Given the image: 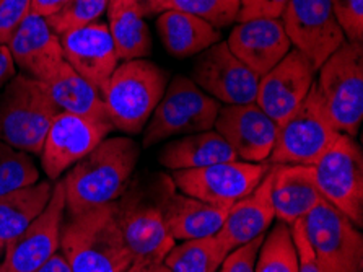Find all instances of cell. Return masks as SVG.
Listing matches in <instances>:
<instances>
[{
	"mask_svg": "<svg viewBox=\"0 0 363 272\" xmlns=\"http://www.w3.org/2000/svg\"><path fill=\"white\" fill-rule=\"evenodd\" d=\"M316 90L333 126L357 137L363 119V48L345 41L320 69Z\"/></svg>",
	"mask_w": 363,
	"mask_h": 272,
	"instance_id": "6",
	"label": "cell"
},
{
	"mask_svg": "<svg viewBox=\"0 0 363 272\" xmlns=\"http://www.w3.org/2000/svg\"><path fill=\"white\" fill-rule=\"evenodd\" d=\"M255 272H298V261L289 225L279 222L271 233L264 236Z\"/></svg>",
	"mask_w": 363,
	"mask_h": 272,
	"instance_id": "30",
	"label": "cell"
},
{
	"mask_svg": "<svg viewBox=\"0 0 363 272\" xmlns=\"http://www.w3.org/2000/svg\"><path fill=\"white\" fill-rule=\"evenodd\" d=\"M280 18L291 48L306 55L316 70L347 41L331 0H289Z\"/></svg>",
	"mask_w": 363,
	"mask_h": 272,
	"instance_id": "12",
	"label": "cell"
},
{
	"mask_svg": "<svg viewBox=\"0 0 363 272\" xmlns=\"http://www.w3.org/2000/svg\"><path fill=\"white\" fill-rule=\"evenodd\" d=\"M271 166L267 162L250 163L233 160L202 168L176 170L172 173V180L186 196L230 209L235 202L256 190Z\"/></svg>",
	"mask_w": 363,
	"mask_h": 272,
	"instance_id": "11",
	"label": "cell"
},
{
	"mask_svg": "<svg viewBox=\"0 0 363 272\" xmlns=\"http://www.w3.org/2000/svg\"><path fill=\"white\" fill-rule=\"evenodd\" d=\"M5 46L25 75L43 83L51 80L65 62L59 35L46 18L35 13L25 16Z\"/></svg>",
	"mask_w": 363,
	"mask_h": 272,
	"instance_id": "19",
	"label": "cell"
},
{
	"mask_svg": "<svg viewBox=\"0 0 363 272\" xmlns=\"http://www.w3.org/2000/svg\"><path fill=\"white\" fill-rule=\"evenodd\" d=\"M227 44L230 51L259 79L276 67L291 49L280 18L240 21L230 33Z\"/></svg>",
	"mask_w": 363,
	"mask_h": 272,
	"instance_id": "20",
	"label": "cell"
},
{
	"mask_svg": "<svg viewBox=\"0 0 363 272\" xmlns=\"http://www.w3.org/2000/svg\"><path fill=\"white\" fill-rule=\"evenodd\" d=\"M271 187L272 166L255 191L228 209L227 219L217 233L220 241L228 251L246 245L257 236H262L276 220Z\"/></svg>",
	"mask_w": 363,
	"mask_h": 272,
	"instance_id": "21",
	"label": "cell"
},
{
	"mask_svg": "<svg viewBox=\"0 0 363 272\" xmlns=\"http://www.w3.org/2000/svg\"><path fill=\"white\" fill-rule=\"evenodd\" d=\"M15 74V62L12 54L5 44H0V90L13 79Z\"/></svg>",
	"mask_w": 363,
	"mask_h": 272,
	"instance_id": "41",
	"label": "cell"
},
{
	"mask_svg": "<svg viewBox=\"0 0 363 272\" xmlns=\"http://www.w3.org/2000/svg\"><path fill=\"white\" fill-rule=\"evenodd\" d=\"M44 85L60 113L86 116V118H109L101 92L77 74L67 62L60 65L52 79Z\"/></svg>",
	"mask_w": 363,
	"mask_h": 272,
	"instance_id": "26",
	"label": "cell"
},
{
	"mask_svg": "<svg viewBox=\"0 0 363 272\" xmlns=\"http://www.w3.org/2000/svg\"><path fill=\"white\" fill-rule=\"evenodd\" d=\"M114 131L109 118L59 113L49 126L41 148V166L49 180L69 171Z\"/></svg>",
	"mask_w": 363,
	"mask_h": 272,
	"instance_id": "13",
	"label": "cell"
},
{
	"mask_svg": "<svg viewBox=\"0 0 363 272\" xmlns=\"http://www.w3.org/2000/svg\"><path fill=\"white\" fill-rule=\"evenodd\" d=\"M0 272H4V268H2V263H0Z\"/></svg>",
	"mask_w": 363,
	"mask_h": 272,
	"instance_id": "45",
	"label": "cell"
},
{
	"mask_svg": "<svg viewBox=\"0 0 363 272\" xmlns=\"http://www.w3.org/2000/svg\"><path fill=\"white\" fill-rule=\"evenodd\" d=\"M262 241L264 235L255 238V240H251L243 246L232 249L217 272H255Z\"/></svg>",
	"mask_w": 363,
	"mask_h": 272,
	"instance_id": "35",
	"label": "cell"
},
{
	"mask_svg": "<svg viewBox=\"0 0 363 272\" xmlns=\"http://www.w3.org/2000/svg\"><path fill=\"white\" fill-rule=\"evenodd\" d=\"M164 10H178L197 16L218 30L238 18L240 0H167Z\"/></svg>",
	"mask_w": 363,
	"mask_h": 272,
	"instance_id": "32",
	"label": "cell"
},
{
	"mask_svg": "<svg viewBox=\"0 0 363 272\" xmlns=\"http://www.w3.org/2000/svg\"><path fill=\"white\" fill-rule=\"evenodd\" d=\"M60 249L72 272H125L134 261L121 233L114 202L69 214L60 230Z\"/></svg>",
	"mask_w": 363,
	"mask_h": 272,
	"instance_id": "2",
	"label": "cell"
},
{
	"mask_svg": "<svg viewBox=\"0 0 363 272\" xmlns=\"http://www.w3.org/2000/svg\"><path fill=\"white\" fill-rule=\"evenodd\" d=\"M59 38L65 62L103 93L109 77L119 65L108 25L95 21L65 31Z\"/></svg>",
	"mask_w": 363,
	"mask_h": 272,
	"instance_id": "18",
	"label": "cell"
},
{
	"mask_svg": "<svg viewBox=\"0 0 363 272\" xmlns=\"http://www.w3.org/2000/svg\"><path fill=\"white\" fill-rule=\"evenodd\" d=\"M289 0H240L238 21L252 18H280Z\"/></svg>",
	"mask_w": 363,
	"mask_h": 272,
	"instance_id": "37",
	"label": "cell"
},
{
	"mask_svg": "<svg viewBox=\"0 0 363 272\" xmlns=\"http://www.w3.org/2000/svg\"><path fill=\"white\" fill-rule=\"evenodd\" d=\"M220 108L217 99L202 92L191 79L174 77L148 119L144 147H153L169 137L211 131Z\"/></svg>",
	"mask_w": 363,
	"mask_h": 272,
	"instance_id": "8",
	"label": "cell"
},
{
	"mask_svg": "<svg viewBox=\"0 0 363 272\" xmlns=\"http://www.w3.org/2000/svg\"><path fill=\"white\" fill-rule=\"evenodd\" d=\"M158 160L164 168L176 171L233 162V160H238V157L227 141L217 131L211 129L167 143Z\"/></svg>",
	"mask_w": 363,
	"mask_h": 272,
	"instance_id": "24",
	"label": "cell"
},
{
	"mask_svg": "<svg viewBox=\"0 0 363 272\" xmlns=\"http://www.w3.org/2000/svg\"><path fill=\"white\" fill-rule=\"evenodd\" d=\"M305 235L324 272H362L363 236L360 230L321 199L303 219Z\"/></svg>",
	"mask_w": 363,
	"mask_h": 272,
	"instance_id": "10",
	"label": "cell"
},
{
	"mask_svg": "<svg viewBox=\"0 0 363 272\" xmlns=\"http://www.w3.org/2000/svg\"><path fill=\"white\" fill-rule=\"evenodd\" d=\"M316 72L306 55L291 48L276 67L259 79L256 104L274 123L280 124L310 93Z\"/></svg>",
	"mask_w": 363,
	"mask_h": 272,
	"instance_id": "16",
	"label": "cell"
},
{
	"mask_svg": "<svg viewBox=\"0 0 363 272\" xmlns=\"http://www.w3.org/2000/svg\"><path fill=\"white\" fill-rule=\"evenodd\" d=\"M65 219V191L62 180L52 187L46 209L28 229L5 245L4 272H33L51 259L60 248V230Z\"/></svg>",
	"mask_w": 363,
	"mask_h": 272,
	"instance_id": "14",
	"label": "cell"
},
{
	"mask_svg": "<svg viewBox=\"0 0 363 272\" xmlns=\"http://www.w3.org/2000/svg\"><path fill=\"white\" fill-rule=\"evenodd\" d=\"M213 127L232 147L238 160L264 163L272 152L279 124L256 103H250L220 108Z\"/></svg>",
	"mask_w": 363,
	"mask_h": 272,
	"instance_id": "17",
	"label": "cell"
},
{
	"mask_svg": "<svg viewBox=\"0 0 363 272\" xmlns=\"http://www.w3.org/2000/svg\"><path fill=\"white\" fill-rule=\"evenodd\" d=\"M230 251L217 235L173 246L163 263L172 272H217Z\"/></svg>",
	"mask_w": 363,
	"mask_h": 272,
	"instance_id": "29",
	"label": "cell"
},
{
	"mask_svg": "<svg viewBox=\"0 0 363 272\" xmlns=\"http://www.w3.org/2000/svg\"><path fill=\"white\" fill-rule=\"evenodd\" d=\"M67 2L69 0H31L30 13L40 15L43 18H49V16L60 12Z\"/></svg>",
	"mask_w": 363,
	"mask_h": 272,
	"instance_id": "40",
	"label": "cell"
},
{
	"mask_svg": "<svg viewBox=\"0 0 363 272\" xmlns=\"http://www.w3.org/2000/svg\"><path fill=\"white\" fill-rule=\"evenodd\" d=\"M33 272H72V269H70V266L67 263V259L64 258V254L56 253L51 259H48L46 263Z\"/></svg>",
	"mask_w": 363,
	"mask_h": 272,
	"instance_id": "42",
	"label": "cell"
},
{
	"mask_svg": "<svg viewBox=\"0 0 363 272\" xmlns=\"http://www.w3.org/2000/svg\"><path fill=\"white\" fill-rule=\"evenodd\" d=\"M271 196L276 219L291 227L321 201L313 166L272 165Z\"/></svg>",
	"mask_w": 363,
	"mask_h": 272,
	"instance_id": "23",
	"label": "cell"
},
{
	"mask_svg": "<svg viewBox=\"0 0 363 272\" xmlns=\"http://www.w3.org/2000/svg\"><path fill=\"white\" fill-rule=\"evenodd\" d=\"M52 187L49 181H38L0 196V240L5 245L28 229L31 222L46 209Z\"/></svg>",
	"mask_w": 363,
	"mask_h": 272,
	"instance_id": "27",
	"label": "cell"
},
{
	"mask_svg": "<svg viewBox=\"0 0 363 272\" xmlns=\"http://www.w3.org/2000/svg\"><path fill=\"white\" fill-rule=\"evenodd\" d=\"M137 160L139 147L132 138H104L100 146L75 163L62 180L65 212L80 214L118 201L128 190Z\"/></svg>",
	"mask_w": 363,
	"mask_h": 272,
	"instance_id": "1",
	"label": "cell"
},
{
	"mask_svg": "<svg viewBox=\"0 0 363 272\" xmlns=\"http://www.w3.org/2000/svg\"><path fill=\"white\" fill-rule=\"evenodd\" d=\"M40 181V171L30 153L0 141V196Z\"/></svg>",
	"mask_w": 363,
	"mask_h": 272,
	"instance_id": "31",
	"label": "cell"
},
{
	"mask_svg": "<svg viewBox=\"0 0 363 272\" xmlns=\"http://www.w3.org/2000/svg\"><path fill=\"white\" fill-rule=\"evenodd\" d=\"M118 2L128 4L132 9L137 10L142 16H150L164 12L167 9V0H118Z\"/></svg>",
	"mask_w": 363,
	"mask_h": 272,
	"instance_id": "39",
	"label": "cell"
},
{
	"mask_svg": "<svg viewBox=\"0 0 363 272\" xmlns=\"http://www.w3.org/2000/svg\"><path fill=\"white\" fill-rule=\"evenodd\" d=\"M30 9L31 0H0V44L9 43Z\"/></svg>",
	"mask_w": 363,
	"mask_h": 272,
	"instance_id": "36",
	"label": "cell"
},
{
	"mask_svg": "<svg viewBox=\"0 0 363 272\" xmlns=\"http://www.w3.org/2000/svg\"><path fill=\"white\" fill-rule=\"evenodd\" d=\"M125 272H172L164 263H145V261H132Z\"/></svg>",
	"mask_w": 363,
	"mask_h": 272,
	"instance_id": "43",
	"label": "cell"
},
{
	"mask_svg": "<svg viewBox=\"0 0 363 272\" xmlns=\"http://www.w3.org/2000/svg\"><path fill=\"white\" fill-rule=\"evenodd\" d=\"M168 77L150 60H125L114 69L103 90L114 129L139 134L167 90Z\"/></svg>",
	"mask_w": 363,
	"mask_h": 272,
	"instance_id": "3",
	"label": "cell"
},
{
	"mask_svg": "<svg viewBox=\"0 0 363 272\" xmlns=\"http://www.w3.org/2000/svg\"><path fill=\"white\" fill-rule=\"evenodd\" d=\"M335 18L350 43L363 40V0H331Z\"/></svg>",
	"mask_w": 363,
	"mask_h": 272,
	"instance_id": "34",
	"label": "cell"
},
{
	"mask_svg": "<svg viewBox=\"0 0 363 272\" xmlns=\"http://www.w3.org/2000/svg\"><path fill=\"white\" fill-rule=\"evenodd\" d=\"M339 136L340 132L329 119L315 83L300 107L279 124L267 163L313 166Z\"/></svg>",
	"mask_w": 363,
	"mask_h": 272,
	"instance_id": "7",
	"label": "cell"
},
{
	"mask_svg": "<svg viewBox=\"0 0 363 272\" xmlns=\"http://www.w3.org/2000/svg\"><path fill=\"white\" fill-rule=\"evenodd\" d=\"M109 0H69L60 12L49 16L46 21L60 36L65 31L95 23L106 12Z\"/></svg>",
	"mask_w": 363,
	"mask_h": 272,
	"instance_id": "33",
	"label": "cell"
},
{
	"mask_svg": "<svg viewBox=\"0 0 363 272\" xmlns=\"http://www.w3.org/2000/svg\"><path fill=\"white\" fill-rule=\"evenodd\" d=\"M321 197L340 210L357 229L363 225V153L354 137L340 134L313 165Z\"/></svg>",
	"mask_w": 363,
	"mask_h": 272,
	"instance_id": "9",
	"label": "cell"
},
{
	"mask_svg": "<svg viewBox=\"0 0 363 272\" xmlns=\"http://www.w3.org/2000/svg\"><path fill=\"white\" fill-rule=\"evenodd\" d=\"M290 230L296 251V261H298V272H324L321 264L318 263L315 253H313L310 243H308L303 222L296 220L295 224L290 227Z\"/></svg>",
	"mask_w": 363,
	"mask_h": 272,
	"instance_id": "38",
	"label": "cell"
},
{
	"mask_svg": "<svg viewBox=\"0 0 363 272\" xmlns=\"http://www.w3.org/2000/svg\"><path fill=\"white\" fill-rule=\"evenodd\" d=\"M192 82L220 103L250 104L256 103L259 77L230 51L227 43H217L201 53L192 67Z\"/></svg>",
	"mask_w": 363,
	"mask_h": 272,
	"instance_id": "15",
	"label": "cell"
},
{
	"mask_svg": "<svg viewBox=\"0 0 363 272\" xmlns=\"http://www.w3.org/2000/svg\"><path fill=\"white\" fill-rule=\"evenodd\" d=\"M163 214L173 240L188 241L217 235L227 219L228 209L176 192L172 180L163 196Z\"/></svg>",
	"mask_w": 363,
	"mask_h": 272,
	"instance_id": "22",
	"label": "cell"
},
{
	"mask_svg": "<svg viewBox=\"0 0 363 272\" xmlns=\"http://www.w3.org/2000/svg\"><path fill=\"white\" fill-rule=\"evenodd\" d=\"M59 113L43 82L16 74L0 95V141L40 155L49 126Z\"/></svg>",
	"mask_w": 363,
	"mask_h": 272,
	"instance_id": "5",
	"label": "cell"
},
{
	"mask_svg": "<svg viewBox=\"0 0 363 272\" xmlns=\"http://www.w3.org/2000/svg\"><path fill=\"white\" fill-rule=\"evenodd\" d=\"M4 253H5V243L0 240V258L4 256Z\"/></svg>",
	"mask_w": 363,
	"mask_h": 272,
	"instance_id": "44",
	"label": "cell"
},
{
	"mask_svg": "<svg viewBox=\"0 0 363 272\" xmlns=\"http://www.w3.org/2000/svg\"><path fill=\"white\" fill-rule=\"evenodd\" d=\"M108 28L119 60L145 59L152 54V35L144 16L128 4L109 0Z\"/></svg>",
	"mask_w": 363,
	"mask_h": 272,
	"instance_id": "28",
	"label": "cell"
},
{
	"mask_svg": "<svg viewBox=\"0 0 363 272\" xmlns=\"http://www.w3.org/2000/svg\"><path fill=\"white\" fill-rule=\"evenodd\" d=\"M172 176L158 175L148 190H130L114 201L121 233L134 261L163 263L174 246L163 214V196Z\"/></svg>",
	"mask_w": 363,
	"mask_h": 272,
	"instance_id": "4",
	"label": "cell"
},
{
	"mask_svg": "<svg viewBox=\"0 0 363 272\" xmlns=\"http://www.w3.org/2000/svg\"><path fill=\"white\" fill-rule=\"evenodd\" d=\"M157 28L167 51L184 59L201 54L220 43V31L211 23L178 10H164L157 20Z\"/></svg>",
	"mask_w": 363,
	"mask_h": 272,
	"instance_id": "25",
	"label": "cell"
}]
</instances>
